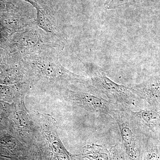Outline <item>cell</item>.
Instances as JSON below:
<instances>
[{"label": "cell", "instance_id": "277c9868", "mask_svg": "<svg viewBox=\"0 0 160 160\" xmlns=\"http://www.w3.org/2000/svg\"><path fill=\"white\" fill-rule=\"evenodd\" d=\"M132 88L138 99L146 101L150 107L160 108V75L152 76Z\"/></svg>", "mask_w": 160, "mask_h": 160}, {"label": "cell", "instance_id": "8992f818", "mask_svg": "<svg viewBox=\"0 0 160 160\" xmlns=\"http://www.w3.org/2000/svg\"><path fill=\"white\" fill-rule=\"evenodd\" d=\"M146 152L144 160H160V154L156 140L149 137L145 146Z\"/></svg>", "mask_w": 160, "mask_h": 160}, {"label": "cell", "instance_id": "3957f363", "mask_svg": "<svg viewBox=\"0 0 160 160\" xmlns=\"http://www.w3.org/2000/svg\"><path fill=\"white\" fill-rule=\"evenodd\" d=\"M69 96L72 100L85 109L100 116L112 117L113 112L119 108L103 98L86 92L70 91Z\"/></svg>", "mask_w": 160, "mask_h": 160}, {"label": "cell", "instance_id": "6da1fadb", "mask_svg": "<svg viewBox=\"0 0 160 160\" xmlns=\"http://www.w3.org/2000/svg\"><path fill=\"white\" fill-rule=\"evenodd\" d=\"M111 118L117 123L123 146L129 157L137 160L141 146L146 144L150 136L132 113L131 109L118 108Z\"/></svg>", "mask_w": 160, "mask_h": 160}, {"label": "cell", "instance_id": "52a82bcc", "mask_svg": "<svg viewBox=\"0 0 160 160\" xmlns=\"http://www.w3.org/2000/svg\"><path fill=\"white\" fill-rule=\"evenodd\" d=\"M31 4H32L37 9L38 11L37 22L38 25L42 29L45 31L48 32H51L52 31V25L50 22V21L47 18L45 17L44 14L40 11L39 8H38V6L36 4L33 3L32 2L29 1Z\"/></svg>", "mask_w": 160, "mask_h": 160}, {"label": "cell", "instance_id": "9c48e42d", "mask_svg": "<svg viewBox=\"0 0 160 160\" xmlns=\"http://www.w3.org/2000/svg\"><path fill=\"white\" fill-rule=\"evenodd\" d=\"M156 140L157 142L160 154V133L158 135L157 137L156 138H154Z\"/></svg>", "mask_w": 160, "mask_h": 160}, {"label": "cell", "instance_id": "ba28073f", "mask_svg": "<svg viewBox=\"0 0 160 160\" xmlns=\"http://www.w3.org/2000/svg\"><path fill=\"white\" fill-rule=\"evenodd\" d=\"M115 153L116 154L113 155V157H114V160H124L123 158H122V157L119 156L118 155L117 152H115Z\"/></svg>", "mask_w": 160, "mask_h": 160}, {"label": "cell", "instance_id": "5b68a950", "mask_svg": "<svg viewBox=\"0 0 160 160\" xmlns=\"http://www.w3.org/2000/svg\"><path fill=\"white\" fill-rule=\"evenodd\" d=\"M131 112L149 136L156 138L159 134L160 108L150 107Z\"/></svg>", "mask_w": 160, "mask_h": 160}, {"label": "cell", "instance_id": "7a4b0ae2", "mask_svg": "<svg viewBox=\"0 0 160 160\" xmlns=\"http://www.w3.org/2000/svg\"><path fill=\"white\" fill-rule=\"evenodd\" d=\"M93 88L119 108L131 109L138 99L132 88L113 82L102 72H98L91 80Z\"/></svg>", "mask_w": 160, "mask_h": 160}]
</instances>
